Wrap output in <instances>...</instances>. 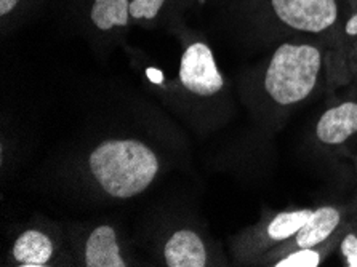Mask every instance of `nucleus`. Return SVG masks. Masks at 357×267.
I'll return each instance as SVG.
<instances>
[{"label": "nucleus", "instance_id": "1", "mask_svg": "<svg viewBox=\"0 0 357 267\" xmlns=\"http://www.w3.org/2000/svg\"><path fill=\"white\" fill-rule=\"evenodd\" d=\"M89 167L106 194L130 199L151 186L159 171V159L138 139H107L91 151Z\"/></svg>", "mask_w": 357, "mask_h": 267}, {"label": "nucleus", "instance_id": "2", "mask_svg": "<svg viewBox=\"0 0 357 267\" xmlns=\"http://www.w3.org/2000/svg\"><path fill=\"white\" fill-rule=\"evenodd\" d=\"M322 70V53L310 43H282L275 48L263 77V89L278 106L307 100Z\"/></svg>", "mask_w": 357, "mask_h": 267}, {"label": "nucleus", "instance_id": "3", "mask_svg": "<svg viewBox=\"0 0 357 267\" xmlns=\"http://www.w3.org/2000/svg\"><path fill=\"white\" fill-rule=\"evenodd\" d=\"M271 7L280 23L311 34L330 29L338 18L337 0H271Z\"/></svg>", "mask_w": 357, "mask_h": 267}, {"label": "nucleus", "instance_id": "4", "mask_svg": "<svg viewBox=\"0 0 357 267\" xmlns=\"http://www.w3.org/2000/svg\"><path fill=\"white\" fill-rule=\"evenodd\" d=\"M180 82L188 91L204 98L215 96L223 90V75L216 68L210 47L196 42L186 48L180 63Z\"/></svg>", "mask_w": 357, "mask_h": 267}, {"label": "nucleus", "instance_id": "5", "mask_svg": "<svg viewBox=\"0 0 357 267\" xmlns=\"http://www.w3.org/2000/svg\"><path fill=\"white\" fill-rule=\"evenodd\" d=\"M357 133V102L344 101L327 109L316 125V136L322 144L340 146Z\"/></svg>", "mask_w": 357, "mask_h": 267}, {"label": "nucleus", "instance_id": "6", "mask_svg": "<svg viewBox=\"0 0 357 267\" xmlns=\"http://www.w3.org/2000/svg\"><path fill=\"white\" fill-rule=\"evenodd\" d=\"M164 258L169 267H204L207 264V252L202 238L189 229L176 231L167 241Z\"/></svg>", "mask_w": 357, "mask_h": 267}, {"label": "nucleus", "instance_id": "7", "mask_svg": "<svg viewBox=\"0 0 357 267\" xmlns=\"http://www.w3.org/2000/svg\"><path fill=\"white\" fill-rule=\"evenodd\" d=\"M86 267H126L116 231L111 226L96 227L85 243Z\"/></svg>", "mask_w": 357, "mask_h": 267}, {"label": "nucleus", "instance_id": "8", "mask_svg": "<svg viewBox=\"0 0 357 267\" xmlns=\"http://www.w3.org/2000/svg\"><path fill=\"white\" fill-rule=\"evenodd\" d=\"M342 222V213L333 206H321L312 210L307 221L298 232H296V248H316L328 241Z\"/></svg>", "mask_w": 357, "mask_h": 267}, {"label": "nucleus", "instance_id": "9", "mask_svg": "<svg viewBox=\"0 0 357 267\" xmlns=\"http://www.w3.org/2000/svg\"><path fill=\"white\" fill-rule=\"evenodd\" d=\"M53 256V243L50 237L29 229L16 238L13 245V258L23 267H43L50 263Z\"/></svg>", "mask_w": 357, "mask_h": 267}, {"label": "nucleus", "instance_id": "10", "mask_svg": "<svg viewBox=\"0 0 357 267\" xmlns=\"http://www.w3.org/2000/svg\"><path fill=\"white\" fill-rule=\"evenodd\" d=\"M90 18L100 31L127 26L130 18V0H95Z\"/></svg>", "mask_w": 357, "mask_h": 267}, {"label": "nucleus", "instance_id": "11", "mask_svg": "<svg viewBox=\"0 0 357 267\" xmlns=\"http://www.w3.org/2000/svg\"><path fill=\"white\" fill-rule=\"evenodd\" d=\"M312 210H294V211H284L274 216L271 222L266 227L268 237L273 242H284L289 238L295 237L296 232L305 226Z\"/></svg>", "mask_w": 357, "mask_h": 267}, {"label": "nucleus", "instance_id": "12", "mask_svg": "<svg viewBox=\"0 0 357 267\" xmlns=\"http://www.w3.org/2000/svg\"><path fill=\"white\" fill-rule=\"evenodd\" d=\"M322 261V253L316 248H298L296 252L284 256L274 266L275 267H319Z\"/></svg>", "mask_w": 357, "mask_h": 267}, {"label": "nucleus", "instance_id": "13", "mask_svg": "<svg viewBox=\"0 0 357 267\" xmlns=\"http://www.w3.org/2000/svg\"><path fill=\"white\" fill-rule=\"evenodd\" d=\"M165 0H132L130 16L135 20H154L159 15Z\"/></svg>", "mask_w": 357, "mask_h": 267}, {"label": "nucleus", "instance_id": "14", "mask_svg": "<svg viewBox=\"0 0 357 267\" xmlns=\"http://www.w3.org/2000/svg\"><path fill=\"white\" fill-rule=\"evenodd\" d=\"M342 254L348 267H357V234H348L342 241Z\"/></svg>", "mask_w": 357, "mask_h": 267}, {"label": "nucleus", "instance_id": "15", "mask_svg": "<svg viewBox=\"0 0 357 267\" xmlns=\"http://www.w3.org/2000/svg\"><path fill=\"white\" fill-rule=\"evenodd\" d=\"M18 0H0V15H8L16 7Z\"/></svg>", "mask_w": 357, "mask_h": 267}, {"label": "nucleus", "instance_id": "16", "mask_svg": "<svg viewBox=\"0 0 357 267\" xmlns=\"http://www.w3.org/2000/svg\"><path fill=\"white\" fill-rule=\"evenodd\" d=\"M346 34L357 36V10L356 13L348 20V23H346Z\"/></svg>", "mask_w": 357, "mask_h": 267}, {"label": "nucleus", "instance_id": "17", "mask_svg": "<svg viewBox=\"0 0 357 267\" xmlns=\"http://www.w3.org/2000/svg\"><path fill=\"white\" fill-rule=\"evenodd\" d=\"M148 75H149V79H153L154 82H160V75L158 74L159 70H148Z\"/></svg>", "mask_w": 357, "mask_h": 267}, {"label": "nucleus", "instance_id": "18", "mask_svg": "<svg viewBox=\"0 0 357 267\" xmlns=\"http://www.w3.org/2000/svg\"><path fill=\"white\" fill-rule=\"evenodd\" d=\"M356 58H357V45H356Z\"/></svg>", "mask_w": 357, "mask_h": 267}]
</instances>
